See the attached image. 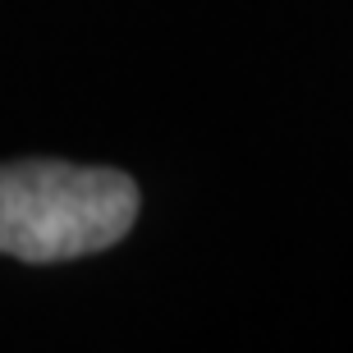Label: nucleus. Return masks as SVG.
Wrapping results in <instances>:
<instances>
[{
    "mask_svg": "<svg viewBox=\"0 0 353 353\" xmlns=\"http://www.w3.org/2000/svg\"><path fill=\"white\" fill-rule=\"evenodd\" d=\"M138 221V183L124 170L69 161L0 165V252L14 262H74L115 248Z\"/></svg>",
    "mask_w": 353,
    "mask_h": 353,
    "instance_id": "f257e3e1",
    "label": "nucleus"
}]
</instances>
